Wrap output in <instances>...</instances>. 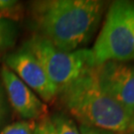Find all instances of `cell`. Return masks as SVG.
<instances>
[{"mask_svg": "<svg viewBox=\"0 0 134 134\" xmlns=\"http://www.w3.org/2000/svg\"><path fill=\"white\" fill-rule=\"evenodd\" d=\"M100 87L134 114V65L106 62L94 67Z\"/></svg>", "mask_w": 134, "mask_h": 134, "instance_id": "obj_6", "label": "cell"}, {"mask_svg": "<svg viewBox=\"0 0 134 134\" xmlns=\"http://www.w3.org/2000/svg\"><path fill=\"white\" fill-rule=\"evenodd\" d=\"M5 114H6V105L4 100V93L2 91V87L0 86V126L4 121Z\"/></svg>", "mask_w": 134, "mask_h": 134, "instance_id": "obj_14", "label": "cell"}, {"mask_svg": "<svg viewBox=\"0 0 134 134\" xmlns=\"http://www.w3.org/2000/svg\"><path fill=\"white\" fill-rule=\"evenodd\" d=\"M79 130H80V134H109L108 131L98 129L96 127L86 126V125H81Z\"/></svg>", "mask_w": 134, "mask_h": 134, "instance_id": "obj_13", "label": "cell"}, {"mask_svg": "<svg viewBox=\"0 0 134 134\" xmlns=\"http://www.w3.org/2000/svg\"><path fill=\"white\" fill-rule=\"evenodd\" d=\"M21 16V6L18 1L0 0V18L10 21L18 20Z\"/></svg>", "mask_w": 134, "mask_h": 134, "instance_id": "obj_9", "label": "cell"}, {"mask_svg": "<svg viewBox=\"0 0 134 134\" xmlns=\"http://www.w3.org/2000/svg\"><path fill=\"white\" fill-rule=\"evenodd\" d=\"M96 65L134 60V3L114 1L92 48Z\"/></svg>", "mask_w": 134, "mask_h": 134, "instance_id": "obj_3", "label": "cell"}, {"mask_svg": "<svg viewBox=\"0 0 134 134\" xmlns=\"http://www.w3.org/2000/svg\"><path fill=\"white\" fill-rule=\"evenodd\" d=\"M34 126L26 121L14 122L12 124L5 126L0 131V134H33Z\"/></svg>", "mask_w": 134, "mask_h": 134, "instance_id": "obj_11", "label": "cell"}, {"mask_svg": "<svg viewBox=\"0 0 134 134\" xmlns=\"http://www.w3.org/2000/svg\"><path fill=\"white\" fill-rule=\"evenodd\" d=\"M33 134H57L52 119L49 117H44L39 120V122L34 126Z\"/></svg>", "mask_w": 134, "mask_h": 134, "instance_id": "obj_12", "label": "cell"}, {"mask_svg": "<svg viewBox=\"0 0 134 134\" xmlns=\"http://www.w3.org/2000/svg\"><path fill=\"white\" fill-rule=\"evenodd\" d=\"M1 79L11 106L24 119H42L47 112L43 100L10 69L3 66Z\"/></svg>", "mask_w": 134, "mask_h": 134, "instance_id": "obj_7", "label": "cell"}, {"mask_svg": "<svg viewBox=\"0 0 134 134\" xmlns=\"http://www.w3.org/2000/svg\"><path fill=\"white\" fill-rule=\"evenodd\" d=\"M103 3L96 0H51L34 5L41 37L64 52L76 51L97 26Z\"/></svg>", "mask_w": 134, "mask_h": 134, "instance_id": "obj_1", "label": "cell"}, {"mask_svg": "<svg viewBox=\"0 0 134 134\" xmlns=\"http://www.w3.org/2000/svg\"><path fill=\"white\" fill-rule=\"evenodd\" d=\"M122 134H134V126L131 128V129H129L128 131H126L125 133H122Z\"/></svg>", "mask_w": 134, "mask_h": 134, "instance_id": "obj_15", "label": "cell"}, {"mask_svg": "<svg viewBox=\"0 0 134 134\" xmlns=\"http://www.w3.org/2000/svg\"><path fill=\"white\" fill-rule=\"evenodd\" d=\"M25 47L42 64L49 79L59 91L96 66L91 50L64 52L41 36H35L29 40Z\"/></svg>", "mask_w": 134, "mask_h": 134, "instance_id": "obj_4", "label": "cell"}, {"mask_svg": "<svg viewBox=\"0 0 134 134\" xmlns=\"http://www.w3.org/2000/svg\"><path fill=\"white\" fill-rule=\"evenodd\" d=\"M57 134H80V130L76 123L69 117L62 114H58L52 118Z\"/></svg>", "mask_w": 134, "mask_h": 134, "instance_id": "obj_10", "label": "cell"}, {"mask_svg": "<svg viewBox=\"0 0 134 134\" xmlns=\"http://www.w3.org/2000/svg\"><path fill=\"white\" fill-rule=\"evenodd\" d=\"M17 29L13 21L0 18V56L14 46Z\"/></svg>", "mask_w": 134, "mask_h": 134, "instance_id": "obj_8", "label": "cell"}, {"mask_svg": "<svg viewBox=\"0 0 134 134\" xmlns=\"http://www.w3.org/2000/svg\"><path fill=\"white\" fill-rule=\"evenodd\" d=\"M5 66L46 102L52 101L59 91L49 79L42 64L29 49H19L5 57Z\"/></svg>", "mask_w": 134, "mask_h": 134, "instance_id": "obj_5", "label": "cell"}, {"mask_svg": "<svg viewBox=\"0 0 134 134\" xmlns=\"http://www.w3.org/2000/svg\"><path fill=\"white\" fill-rule=\"evenodd\" d=\"M58 96L81 125L118 133L134 126V114L101 88L94 68L62 88Z\"/></svg>", "mask_w": 134, "mask_h": 134, "instance_id": "obj_2", "label": "cell"}]
</instances>
